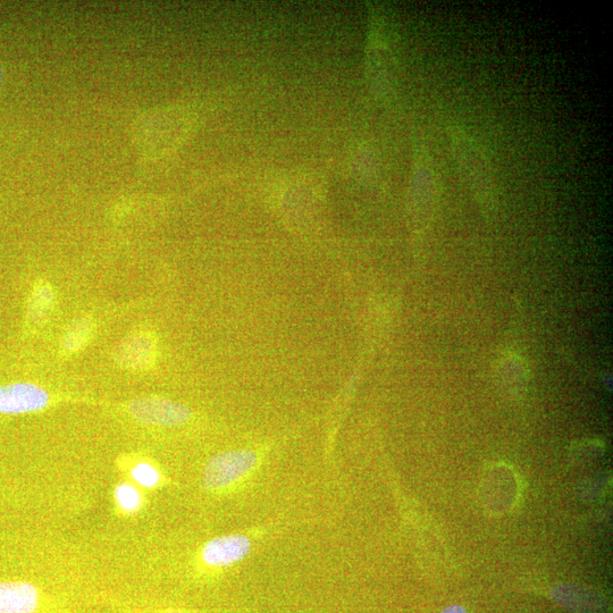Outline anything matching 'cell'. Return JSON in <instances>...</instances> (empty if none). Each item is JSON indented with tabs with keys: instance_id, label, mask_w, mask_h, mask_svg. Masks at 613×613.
Returning a JSON list of instances; mask_svg holds the SVG:
<instances>
[{
	"instance_id": "cell-1",
	"label": "cell",
	"mask_w": 613,
	"mask_h": 613,
	"mask_svg": "<svg viewBox=\"0 0 613 613\" xmlns=\"http://www.w3.org/2000/svg\"><path fill=\"white\" fill-rule=\"evenodd\" d=\"M450 144L461 174L477 203L492 212L497 203V189L489 158L478 142L458 125L449 129Z\"/></svg>"
},
{
	"instance_id": "cell-2",
	"label": "cell",
	"mask_w": 613,
	"mask_h": 613,
	"mask_svg": "<svg viewBox=\"0 0 613 613\" xmlns=\"http://www.w3.org/2000/svg\"><path fill=\"white\" fill-rule=\"evenodd\" d=\"M0 613H64L52 596L24 581L0 583Z\"/></svg>"
},
{
	"instance_id": "cell-3",
	"label": "cell",
	"mask_w": 613,
	"mask_h": 613,
	"mask_svg": "<svg viewBox=\"0 0 613 613\" xmlns=\"http://www.w3.org/2000/svg\"><path fill=\"white\" fill-rule=\"evenodd\" d=\"M257 464L256 453L237 450L221 453L211 460L205 468L204 485L209 491L225 489L240 480Z\"/></svg>"
},
{
	"instance_id": "cell-4",
	"label": "cell",
	"mask_w": 613,
	"mask_h": 613,
	"mask_svg": "<svg viewBox=\"0 0 613 613\" xmlns=\"http://www.w3.org/2000/svg\"><path fill=\"white\" fill-rule=\"evenodd\" d=\"M128 410L137 421L148 425L179 426L191 418V411L186 406L161 398L134 400Z\"/></svg>"
},
{
	"instance_id": "cell-5",
	"label": "cell",
	"mask_w": 613,
	"mask_h": 613,
	"mask_svg": "<svg viewBox=\"0 0 613 613\" xmlns=\"http://www.w3.org/2000/svg\"><path fill=\"white\" fill-rule=\"evenodd\" d=\"M48 393L40 386L16 383L0 386V413L19 415L33 413L47 407Z\"/></svg>"
},
{
	"instance_id": "cell-6",
	"label": "cell",
	"mask_w": 613,
	"mask_h": 613,
	"mask_svg": "<svg viewBox=\"0 0 613 613\" xmlns=\"http://www.w3.org/2000/svg\"><path fill=\"white\" fill-rule=\"evenodd\" d=\"M249 550L250 542L246 536H223L205 544L203 559L209 566L224 567L246 557Z\"/></svg>"
},
{
	"instance_id": "cell-7",
	"label": "cell",
	"mask_w": 613,
	"mask_h": 613,
	"mask_svg": "<svg viewBox=\"0 0 613 613\" xmlns=\"http://www.w3.org/2000/svg\"><path fill=\"white\" fill-rule=\"evenodd\" d=\"M154 355L153 341L147 337H136L125 343L121 352L124 363L130 366H144L149 364Z\"/></svg>"
},
{
	"instance_id": "cell-8",
	"label": "cell",
	"mask_w": 613,
	"mask_h": 613,
	"mask_svg": "<svg viewBox=\"0 0 613 613\" xmlns=\"http://www.w3.org/2000/svg\"><path fill=\"white\" fill-rule=\"evenodd\" d=\"M115 501L125 514H134L142 507V494L136 485L121 483L115 489Z\"/></svg>"
},
{
	"instance_id": "cell-9",
	"label": "cell",
	"mask_w": 613,
	"mask_h": 613,
	"mask_svg": "<svg viewBox=\"0 0 613 613\" xmlns=\"http://www.w3.org/2000/svg\"><path fill=\"white\" fill-rule=\"evenodd\" d=\"M130 476L134 483L144 489H154L161 482L158 470L148 463H138L130 469Z\"/></svg>"
},
{
	"instance_id": "cell-10",
	"label": "cell",
	"mask_w": 613,
	"mask_h": 613,
	"mask_svg": "<svg viewBox=\"0 0 613 613\" xmlns=\"http://www.w3.org/2000/svg\"><path fill=\"white\" fill-rule=\"evenodd\" d=\"M89 323L81 321L77 325L71 327V330L67 332L64 339V347L66 350H75L82 346L87 340L89 333Z\"/></svg>"
},
{
	"instance_id": "cell-11",
	"label": "cell",
	"mask_w": 613,
	"mask_h": 613,
	"mask_svg": "<svg viewBox=\"0 0 613 613\" xmlns=\"http://www.w3.org/2000/svg\"><path fill=\"white\" fill-rule=\"evenodd\" d=\"M109 603H111V607L121 611L122 613H196L180 609L133 607L129 606V604L117 602L114 599L109 601Z\"/></svg>"
},
{
	"instance_id": "cell-12",
	"label": "cell",
	"mask_w": 613,
	"mask_h": 613,
	"mask_svg": "<svg viewBox=\"0 0 613 613\" xmlns=\"http://www.w3.org/2000/svg\"><path fill=\"white\" fill-rule=\"evenodd\" d=\"M441 613H467V611L461 606H450L447 609H444Z\"/></svg>"
}]
</instances>
